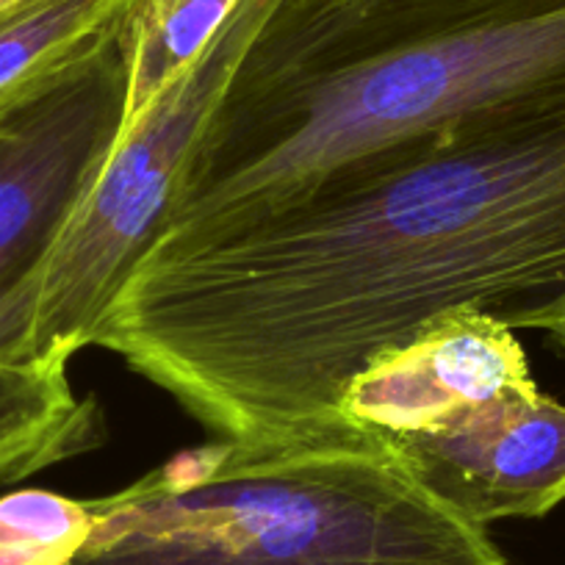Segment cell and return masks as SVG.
I'll return each mask as SVG.
<instances>
[{
    "label": "cell",
    "mask_w": 565,
    "mask_h": 565,
    "mask_svg": "<svg viewBox=\"0 0 565 565\" xmlns=\"http://www.w3.org/2000/svg\"><path fill=\"white\" fill-rule=\"evenodd\" d=\"M565 361V106L502 114L335 172L295 200L159 236L95 347L214 438L341 433L363 363L449 308Z\"/></svg>",
    "instance_id": "1"
},
{
    "label": "cell",
    "mask_w": 565,
    "mask_h": 565,
    "mask_svg": "<svg viewBox=\"0 0 565 565\" xmlns=\"http://www.w3.org/2000/svg\"><path fill=\"white\" fill-rule=\"evenodd\" d=\"M565 106V0H282L161 236L295 200L458 125Z\"/></svg>",
    "instance_id": "2"
},
{
    "label": "cell",
    "mask_w": 565,
    "mask_h": 565,
    "mask_svg": "<svg viewBox=\"0 0 565 565\" xmlns=\"http://www.w3.org/2000/svg\"><path fill=\"white\" fill-rule=\"evenodd\" d=\"M70 565H504L488 530L424 491L361 430L214 438L89 499Z\"/></svg>",
    "instance_id": "3"
},
{
    "label": "cell",
    "mask_w": 565,
    "mask_h": 565,
    "mask_svg": "<svg viewBox=\"0 0 565 565\" xmlns=\"http://www.w3.org/2000/svg\"><path fill=\"white\" fill-rule=\"evenodd\" d=\"M282 0H242L236 12L145 111L0 313V361L70 363L95 347L122 282L161 236L183 175L236 70Z\"/></svg>",
    "instance_id": "4"
},
{
    "label": "cell",
    "mask_w": 565,
    "mask_h": 565,
    "mask_svg": "<svg viewBox=\"0 0 565 565\" xmlns=\"http://www.w3.org/2000/svg\"><path fill=\"white\" fill-rule=\"evenodd\" d=\"M125 103L122 31L0 103V313L106 167Z\"/></svg>",
    "instance_id": "5"
},
{
    "label": "cell",
    "mask_w": 565,
    "mask_h": 565,
    "mask_svg": "<svg viewBox=\"0 0 565 565\" xmlns=\"http://www.w3.org/2000/svg\"><path fill=\"white\" fill-rule=\"evenodd\" d=\"M383 441L424 491L482 530L541 519L565 502V405L541 391L499 396L438 430Z\"/></svg>",
    "instance_id": "6"
},
{
    "label": "cell",
    "mask_w": 565,
    "mask_h": 565,
    "mask_svg": "<svg viewBox=\"0 0 565 565\" xmlns=\"http://www.w3.org/2000/svg\"><path fill=\"white\" fill-rule=\"evenodd\" d=\"M530 391L537 385L515 330L460 306L369 358L341 391L335 416L347 430L394 438L438 430L471 407Z\"/></svg>",
    "instance_id": "7"
},
{
    "label": "cell",
    "mask_w": 565,
    "mask_h": 565,
    "mask_svg": "<svg viewBox=\"0 0 565 565\" xmlns=\"http://www.w3.org/2000/svg\"><path fill=\"white\" fill-rule=\"evenodd\" d=\"M106 441L97 399H78L67 363L0 361V486L92 452Z\"/></svg>",
    "instance_id": "8"
},
{
    "label": "cell",
    "mask_w": 565,
    "mask_h": 565,
    "mask_svg": "<svg viewBox=\"0 0 565 565\" xmlns=\"http://www.w3.org/2000/svg\"><path fill=\"white\" fill-rule=\"evenodd\" d=\"M139 0H14L0 9V103L122 31Z\"/></svg>",
    "instance_id": "9"
},
{
    "label": "cell",
    "mask_w": 565,
    "mask_h": 565,
    "mask_svg": "<svg viewBox=\"0 0 565 565\" xmlns=\"http://www.w3.org/2000/svg\"><path fill=\"white\" fill-rule=\"evenodd\" d=\"M242 0H139L122 29L128 103L122 130L186 67Z\"/></svg>",
    "instance_id": "10"
},
{
    "label": "cell",
    "mask_w": 565,
    "mask_h": 565,
    "mask_svg": "<svg viewBox=\"0 0 565 565\" xmlns=\"http://www.w3.org/2000/svg\"><path fill=\"white\" fill-rule=\"evenodd\" d=\"M89 532V499L40 488L0 497V565H70Z\"/></svg>",
    "instance_id": "11"
}]
</instances>
